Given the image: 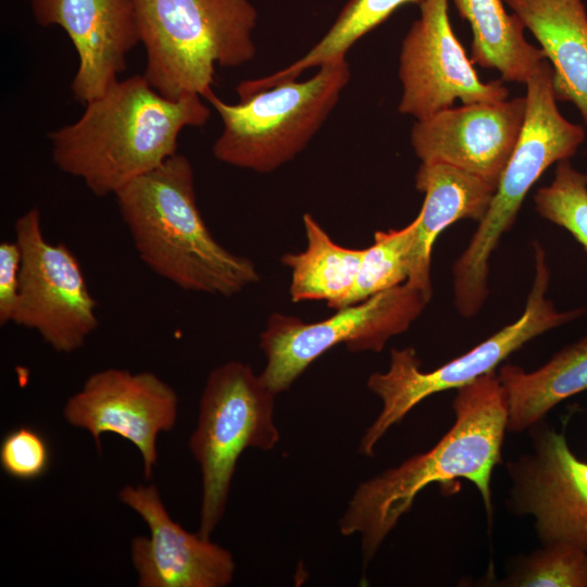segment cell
I'll return each instance as SVG.
<instances>
[{
	"label": "cell",
	"instance_id": "1",
	"mask_svg": "<svg viewBox=\"0 0 587 587\" xmlns=\"http://www.w3.org/2000/svg\"><path fill=\"white\" fill-rule=\"evenodd\" d=\"M452 409V426L432 449L364 480L355 489L339 529L344 536L360 535L364 565L409 512L416 496L433 483L470 480L479 491L490 521V479L502 461L509 415L507 392L498 373L457 389Z\"/></svg>",
	"mask_w": 587,
	"mask_h": 587
},
{
	"label": "cell",
	"instance_id": "2",
	"mask_svg": "<svg viewBox=\"0 0 587 587\" xmlns=\"http://www.w3.org/2000/svg\"><path fill=\"white\" fill-rule=\"evenodd\" d=\"M85 105L78 120L48 137L58 168L97 197L115 196L159 167L177 153L182 130L211 115L200 96L168 99L143 74L115 80Z\"/></svg>",
	"mask_w": 587,
	"mask_h": 587
},
{
	"label": "cell",
	"instance_id": "3",
	"mask_svg": "<svg viewBox=\"0 0 587 587\" xmlns=\"http://www.w3.org/2000/svg\"><path fill=\"white\" fill-rule=\"evenodd\" d=\"M140 260L186 291L233 297L260 280L255 264L223 247L197 204L193 170L180 153L115 193Z\"/></svg>",
	"mask_w": 587,
	"mask_h": 587
},
{
	"label": "cell",
	"instance_id": "4",
	"mask_svg": "<svg viewBox=\"0 0 587 587\" xmlns=\"http://www.w3.org/2000/svg\"><path fill=\"white\" fill-rule=\"evenodd\" d=\"M145 77L162 96L212 93L216 66L237 67L255 55L258 12L249 0H133Z\"/></svg>",
	"mask_w": 587,
	"mask_h": 587
},
{
	"label": "cell",
	"instance_id": "5",
	"mask_svg": "<svg viewBox=\"0 0 587 587\" xmlns=\"http://www.w3.org/2000/svg\"><path fill=\"white\" fill-rule=\"evenodd\" d=\"M525 85L526 111L515 148L487 213L452 266L454 304L464 317L476 315L484 305L489 292L490 257L514 225L529 189L551 164L574 157L586 137L583 126L560 113L553 68L547 60Z\"/></svg>",
	"mask_w": 587,
	"mask_h": 587
},
{
	"label": "cell",
	"instance_id": "6",
	"mask_svg": "<svg viewBox=\"0 0 587 587\" xmlns=\"http://www.w3.org/2000/svg\"><path fill=\"white\" fill-rule=\"evenodd\" d=\"M535 276L522 315L470 351L433 371H422L412 347L392 348L389 367L367 379L369 389L382 401V410L366 428L359 451L373 455L377 442L420 402L432 395L459 389L477 378L497 372L503 361L525 344L553 328L583 316L584 308L558 310L547 297L550 268L538 241L533 243Z\"/></svg>",
	"mask_w": 587,
	"mask_h": 587
},
{
	"label": "cell",
	"instance_id": "7",
	"mask_svg": "<svg viewBox=\"0 0 587 587\" xmlns=\"http://www.w3.org/2000/svg\"><path fill=\"white\" fill-rule=\"evenodd\" d=\"M351 77L346 57L327 62L302 82L288 80L238 97L229 104L214 92L207 99L223 129L212 152L220 162L270 173L296 158L339 101Z\"/></svg>",
	"mask_w": 587,
	"mask_h": 587
},
{
	"label": "cell",
	"instance_id": "8",
	"mask_svg": "<svg viewBox=\"0 0 587 587\" xmlns=\"http://www.w3.org/2000/svg\"><path fill=\"white\" fill-rule=\"evenodd\" d=\"M276 395L261 374L240 361H228L209 374L188 444L201 470L202 537L210 538L224 515L241 453L248 448L268 451L278 442Z\"/></svg>",
	"mask_w": 587,
	"mask_h": 587
},
{
	"label": "cell",
	"instance_id": "9",
	"mask_svg": "<svg viewBox=\"0 0 587 587\" xmlns=\"http://www.w3.org/2000/svg\"><path fill=\"white\" fill-rule=\"evenodd\" d=\"M429 301L421 290L404 283L337 309L334 315L319 322L305 323L274 312L260 335V348L266 358L261 377L279 394L337 345L345 344L351 352H380L390 338L410 328Z\"/></svg>",
	"mask_w": 587,
	"mask_h": 587
},
{
	"label": "cell",
	"instance_id": "10",
	"mask_svg": "<svg viewBox=\"0 0 587 587\" xmlns=\"http://www.w3.org/2000/svg\"><path fill=\"white\" fill-rule=\"evenodd\" d=\"M21 250L20 294L12 323L35 330L53 350L71 353L97 329V301L80 264L62 242L46 239L38 208L14 223Z\"/></svg>",
	"mask_w": 587,
	"mask_h": 587
},
{
	"label": "cell",
	"instance_id": "11",
	"mask_svg": "<svg viewBox=\"0 0 587 587\" xmlns=\"http://www.w3.org/2000/svg\"><path fill=\"white\" fill-rule=\"evenodd\" d=\"M421 15L407 33L399 55L402 96L398 111L416 121L463 104L507 100L503 80L483 82L458 40L448 16V0H424Z\"/></svg>",
	"mask_w": 587,
	"mask_h": 587
},
{
	"label": "cell",
	"instance_id": "12",
	"mask_svg": "<svg viewBox=\"0 0 587 587\" xmlns=\"http://www.w3.org/2000/svg\"><path fill=\"white\" fill-rule=\"evenodd\" d=\"M542 421L528 428L530 451L505 464L507 507L534 519L541 545L565 542L587 551V462L571 450L564 433Z\"/></svg>",
	"mask_w": 587,
	"mask_h": 587
},
{
	"label": "cell",
	"instance_id": "13",
	"mask_svg": "<svg viewBox=\"0 0 587 587\" xmlns=\"http://www.w3.org/2000/svg\"><path fill=\"white\" fill-rule=\"evenodd\" d=\"M178 397L151 372L107 369L90 375L64 405L65 421L86 429L101 450V436L112 433L139 451L146 479L158 461L157 438L176 423Z\"/></svg>",
	"mask_w": 587,
	"mask_h": 587
},
{
	"label": "cell",
	"instance_id": "14",
	"mask_svg": "<svg viewBox=\"0 0 587 587\" xmlns=\"http://www.w3.org/2000/svg\"><path fill=\"white\" fill-rule=\"evenodd\" d=\"M525 111V97L452 107L416 121L411 145L422 163L448 164L498 186Z\"/></svg>",
	"mask_w": 587,
	"mask_h": 587
},
{
	"label": "cell",
	"instance_id": "15",
	"mask_svg": "<svg viewBox=\"0 0 587 587\" xmlns=\"http://www.w3.org/2000/svg\"><path fill=\"white\" fill-rule=\"evenodd\" d=\"M118 498L149 527V536L130 547L140 587H224L233 580V554L172 520L155 485H127Z\"/></svg>",
	"mask_w": 587,
	"mask_h": 587
},
{
	"label": "cell",
	"instance_id": "16",
	"mask_svg": "<svg viewBox=\"0 0 587 587\" xmlns=\"http://www.w3.org/2000/svg\"><path fill=\"white\" fill-rule=\"evenodd\" d=\"M30 5L39 25H58L72 41L78 67L71 90L84 104L118 79L140 42L133 0H30Z\"/></svg>",
	"mask_w": 587,
	"mask_h": 587
},
{
	"label": "cell",
	"instance_id": "17",
	"mask_svg": "<svg viewBox=\"0 0 587 587\" xmlns=\"http://www.w3.org/2000/svg\"><path fill=\"white\" fill-rule=\"evenodd\" d=\"M415 187L424 193V201L414 218L415 237L405 284L432 299V252L437 237L460 220L480 222L497 186L448 164L422 163L415 174Z\"/></svg>",
	"mask_w": 587,
	"mask_h": 587
},
{
	"label": "cell",
	"instance_id": "18",
	"mask_svg": "<svg viewBox=\"0 0 587 587\" xmlns=\"http://www.w3.org/2000/svg\"><path fill=\"white\" fill-rule=\"evenodd\" d=\"M540 45L553 68L558 101L573 103L587 126V12L583 0H502Z\"/></svg>",
	"mask_w": 587,
	"mask_h": 587
},
{
	"label": "cell",
	"instance_id": "19",
	"mask_svg": "<svg viewBox=\"0 0 587 587\" xmlns=\"http://www.w3.org/2000/svg\"><path fill=\"white\" fill-rule=\"evenodd\" d=\"M497 373L508 397V430H528L557 404L587 390V335L535 371L505 363Z\"/></svg>",
	"mask_w": 587,
	"mask_h": 587
},
{
	"label": "cell",
	"instance_id": "20",
	"mask_svg": "<svg viewBox=\"0 0 587 587\" xmlns=\"http://www.w3.org/2000/svg\"><path fill=\"white\" fill-rule=\"evenodd\" d=\"M453 3L473 32L472 63L497 70L503 82L526 84L546 55L525 39V26L517 15L509 14L502 0H453Z\"/></svg>",
	"mask_w": 587,
	"mask_h": 587
},
{
	"label": "cell",
	"instance_id": "21",
	"mask_svg": "<svg viewBox=\"0 0 587 587\" xmlns=\"http://www.w3.org/2000/svg\"><path fill=\"white\" fill-rule=\"evenodd\" d=\"M303 225L305 249L298 253H286L280 259L291 272V300H324L336 310L346 307L364 249L336 243L310 213L303 215Z\"/></svg>",
	"mask_w": 587,
	"mask_h": 587
},
{
	"label": "cell",
	"instance_id": "22",
	"mask_svg": "<svg viewBox=\"0 0 587 587\" xmlns=\"http://www.w3.org/2000/svg\"><path fill=\"white\" fill-rule=\"evenodd\" d=\"M424 0H349L334 24L304 55L270 75L240 82L238 97L268 89L276 84L295 80L304 71L346 57L348 50L364 35L385 22L397 9Z\"/></svg>",
	"mask_w": 587,
	"mask_h": 587
},
{
	"label": "cell",
	"instance_id": "23",
	"mask_svg": "<svg viewBox=\"0 0 587 587\" xmlns=\"http://www.w3.org/2000/svg\"><path fill=\"white\" fill-rule=\"evenodd\" d=\"M415 227L416 222L413 220L400 229L375 232L372 246L364 248L355 283L346 307L359 303L408 280L409 258L415 237Z\"/></svg>",
	"mask_w": 587,
	"mask_h": 587
},
{
	"label": "cell",
	"instance_id": "24",
	"mask_svg": "<svg viewBox=\"0 0 587 587\" xmlns=\"http://www.w3.org/2000/svg\"><path fill=\"white\" fill-rule=\"evenodd\" d=\"M505 587H587V551L557 542L516 560L498 584Z\"/></svg>",
	"mask_w": 587,
	"mask_h": 587
},
{
	"label": "cell",
	"instance_id": "25",
	"mask_svg": "<svg viewBox=\"0 0 587 587\" xmlns=\"http://www.w3.org/2000/svg\"><path fill=\"white\" fill-rule=\"evenodd\" d=\"M542 218L566 229L587 252V173L570 159L559 161L552 182L534 196Z\"/></svg>",
	"mask_w": 587,
	"mask_h": 587
},
{
	"label": "cell",
	"instance_id": "26",
	"mask_svg": "<svg viewBox=\"0 0 587 587\" xmlns=\"http://www.w3.org/2000/svg\"><path fill=\"white\" fill-rule=\"evenodd\" d=\"M51 452L45 437L28 426L9 432L0 446V464L11 477L20 480L40 478L49 469Z\"/></svg>",
	"mask_w": 587,
	"mask_h": 587
},
{
	"label": "cell",
	"instance_id": "27",
	"mask_svg": "<svg viewBox=\"0 0 587 587\" xmlns=\"http://www.w3.org/2000/svg\"><path fill=\"white\" fill-rule=\"evenodd\" d=\"M21 250L16 240L0 242V325L12 323L20 294Z\"/></svg>",
	"mask_w": 587,
	"mask_h": 587
}]
</instances>
